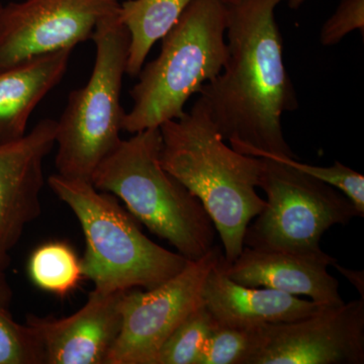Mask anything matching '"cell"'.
Instances as JSON below:
<instances>
[{"label":"cell","instance_id":"6da1fadb","mask_svg":"<svg viewBox=\"0 0 364 364\" xmlns=\"http://www.w3.org/2000/svg\"><path fill=\"white\" fill-rule=\"evenodd\" d=\"M282 0H239L228 4V59L200 97L233 149L254 157L296 158L282 130L284 112L298 109L282 57L275 7Z\"/></svg>","mask_w":364,"mask_h":364},{"label":"cell","instance_id":"7a4b0ae2","mask_svg":"<svg viewBox=\"0 0 364 364\" xmlns=\"http://www.w3.org/2000/svg\"><path fill=\"white\" fill-rule=\"evenodd\" d=\"M159 130L163 168L203 203L221 238L225 263L231 264L244 247L249 224L267 205L256 191L262 158L228 146L200 97Z\"/></svg>","mask_w":364,"mask_h":364},{"label":"cell","instance_id":"3957f363","mask_svg":"<svg viewBox=\"0 0 364 364\" xmlns=\"http://www.w3.org/2000/svg\"><path fill=\"white\" fill-rule=\"evenodd\" d=\"M161 133L148 129L122 140L91 177L95 188L123 200L153 234L188 261L214 247L215 229L203 203L160 162Z\"/></svg>","mask_w":364,"mask_h":364},{"label":"cell","instance_id":"277c9868","mask_svg":"<svg viewBox=\"0 0 364 364\" xmlns=\"http://www.w3.org/2000/svg\"><path fill=\"white\" fill-rule=\"evenodd\" d=\"M48 184L77 218L86 246L81 270L98 293L154 289L188 264L181 254L151 241L116 196L58 173Z\"/></svg>","mask_w":364,"mask_h":364},{"label":"cell","instance_id":"5b68a950","mask_svg":"<svg viewBox=\"0 0 364 364\" xmlns=\"http://www.w3.org/2000/svg\"><path fill=\"white\" fill-rule=\"evenodd\" d=\"M229 7L222 0H193L162 38L159 56L141 69L130 91L133 107L123 131L159 128L179 119L186 102L217 77L226 64Z\"/></svg>","mask_w":364,"mask_h":364},{"label":"cell","instance_id":"8992f818","mask_svg":"<svg viewBox=\"0 0 364 364\" xmlns=\"http://www.w3.org/2000/svg\"><path fill=\"white\" fill-rule=\"evenodd\" d=\"M91 40L97 48L92 73L85 86L71 91L57 121L55 157L60 176L90 182L122 141L126 112L121 91L130 35L116 11L98 23Z\"/></svg>","mask_w":364,"mask_h":364},{"label":"cell","instance_id":"52a82bcc","mask_svg":"<svg viewBox=\"0 0 364 364\" xmlns=\"http://www.w3.org/2000/svg\"><path fill=\"white\" fill-rule=\"evenodd\" d=\"M262 158L259 186L267 205L244 235V246L287 252H322L321 239L335 225L363 217L338 189L272 158Z\"/></svg>","mask_w":364,"mask_h":364},{"label":"cell","instance_id":"ba28073f","mask_svg":"<svg viewBox=\"0 0 364 364\" xmlns=\"http://www.w3.org/2000/svg\"><path fill=\"white\" fill-rule=\"evenodd\" d=\"M223 256L222 249L214 246L160 286L124 291L121 331L107 364H156L162 345L202 305L205 280Z\"/></svg>","mask_w":364,"mask_h":364},{"label":"cell","instance_id":"9c48e42d","mask_svg":"<svg viewBox=\"0 0 364 364\" xmlns=\"http://www.w3.org/2000/svg\"><path fill=\"white\" fill-rule=\"evenodd\" d=\"M117 0H23L4 6L0 18V70L33 57L71 49L91 40Z\"/></svg>","mask_w":364,"mask_h":364},{"label":"cell","instance_id":"30bf717a","mask_svg":"<svg viewBox=\"0 0 364 364\" xmlns=\"http://www.w3.org/2000/svg\"><path fill=\"white\" fill-rule=\"evenodd\" d=\"M364 363V298L322 306L291 322L261 326L249 364Z\"/></svg>","mask_w":364,"mask_h":364},{"label":"cell","instance_id":"8fae6325","mask_svg":"<svg viewBox=\"0 0 364 364\" xmlns=\"http://www.w3.org/2000/svg\"><path fill=\"white\" fill-rule=\"evenodd\" d=\"M57 121L43 119L18 140L0 144V269L42 212L44 161L56 145Z\"/></svg>","mask_w":364,"mask_h":364},{"label":"cell","instance_id":"7c38bea8","mask_svg":"<svg viewBox=\"0 0 364 364\" xmlns=\"http://www.w3.org/2000/svg\"><path fill=\"white\" fill-rule=\"evenodd\" d=\"M124 294L93 289L85 305L65 318L28 315L26 324L42 345L44 364H107L121 331Z\"/></svg>","mask_w":364,"mask_h":364},{"label":"cell","instance_id":"4fadbf2b","mask_svg":"<svg viewBox=\"0 0 364 364\" xmlns=\"http://www.w3.org/2000/svg\"><path fill=\"white\" fill-rule=\"evenodd\" d=\"M336 262L324 251L303 254L244 246L231 264L223 260V268L229 279L241 286L306 296L318 305L335 306L344 303L338 280L328 272V267Z\"/></svg>","mask_w":364,"mask_h":364},{"label":"cell","instance_id":"5bb4252c","mask_svg":"<svg viewBox=\"0 0 364 364\" xmlns=\"http://www.w3.org/2000/svg\"><path fill=\"white\" fill-rule=\"evenodd\" d=\"M223 260L224 256L208 273L202 291L203 305L217 325L257 328L291 322L323 306L274 289L241 286L227 277Z\"/></svg>","mask_w":364,"mask_h":364},{"label":"cell","instance_id":"9a60e30c","mask_svg":"<svg viewBox=\"0 0 364 364\" xmlns=\"http://www.w3.org/2000/svg\"><path fill=\"white\" fill-rule=\"evenodd\" d=\"M71 52L41 55L0 70V144L26 135L33 109L63 78Z\"/></svg>","mask_w":364,"mask_h":364},{"label":"cell","instance_id":"2e32d148","mask_svg":"<svg viewBox=\"0 0 364 364\" xmlns=\"http://www.w3.org/2000/svg\"><path fill=\"white\" fill-rule=\"evenodd\" d=\"M193 0H127L117 16L130 35L126 73L136 77L153 46L176 26Z\"/></svg>","mask_w":364,"mask_h":364},{"label":"cell","instance_id":"e0dca14e","mask_svg":"<svg viewBox=\"0 0 364 364\" xmlns=\"http://www.w3.org/2000/svg\"><path fill=\"white\" fill-rule=\"evenodd\" d=\"M28 269L36 286L60 296L75 289L83 277L80 260L63 242H50L36 249Z\"/></svg>","mask_w":364,"mask_h":364},{"label":"cell","instance_id":"ac0fdd59","mask_svg":"<svg viewBox=\"0 0 364 364\" xmlns=\"http://www.w3.org/2000/svg\"><path fill=\"white\" fill-rule=\"evenodd\" d=\"M215 327L214 318L202 304L162 345L156 364H198Z\"/></svg>","mask_w":364,"mask_h":364},{"label":"cell","instance_id":"d6986e66","mask_svg":"<svg viewBox=\"0 0 364 364\" xmlns=\"http://www.w3.org/2000/svg\"><path fill=\"white\" fill-rule=\"evenodd\" d=\"M257 328L215 324L198 364H249L259 342Z\"/></svg>","mask_w":364,"mask_h":364},{"label":"cell","instance_id":"ffe728a7","mask_svg":"<svg viewBox=\"0 0 364 364\" xmlns=\"http://www.w3.org/2000/svg\"><path fill=\"white\" fill-rule=\"evenodd\" d=\"M0 364H44V352L37 335L28 325L0 308Z\"/></svg>","mask_w":364,"mask_h":364},{"label":"cell","instance_id":"44dd1931","mask_svg":"<svg viewBox=\"0 0 364 364\" xmlns=\"http://www.w3.org/2000/svg\"><path fill=\"white\" fill-rule=\"evenodd\" d=\"M267 158L279 160L289 166L329 184L343 193L353 203L360 215H364V176L355 170L345 166L339 161H335L332 166L322 167L306 164L296 158L267 155Z\"/></svg>","mask_w":364,"mask_h":364},{"label":"cell","instance_id":"7402d4cb","mask_svg":"<svg viewBox=\"0 0 364 364\" xmlns=\"http://www.w3.org/2000/svg\"><path fill=\"white\" fill-rule=\"evenodd\" d=\"M364 33V0H342L331 18L321 31V43L324 46L338 44L352 31Z\"/></svg>","mask_w":364,"mask_h":364},{"label":"cell","instance_id":"603a6c76","mask_svg":"<svg viewBox=\"0 0 364 364\" xmlns=\"http://www.w3.org/2000/svg\"><path fill=\"white\" fill-rule=\"evenodd\" d=\"M333 267H336L339 272L342 273L358 289L359 294H361V298H364V272L347 269V268L340 267L337 262Z\"/></svg>","mask_w":364,"mask_h":364},{"label":"cell","instance_id":"cb8c5ba5","mask_svg":"<svg viewBox=\"0 0 364 364\" xmlns=\"http://www.w3.org/2000/svg\"><path fill=\"white\" fill-rule=\"evenodd\" d=\"M11 299H13V291L11 286L7 282L4 272L0 269V308L9 309Z\"/></svg>","mask_w":364,"mask_h":364},{"label":"cell","instance_id":"d4e9b609","mask_svg":"<svg viewBox=\"0 0 364 364\" xmlns=\"http://www.w3.org/2000/svg\"><path fill=\"white\" fill-rule=\"evenodd\" d=\"M304 1H305V0H289V6H291V9H298Z\"/></svg>","mask_w":364,"mask_h":364},{"label":"cell","instance_id":"484cf974","mask_svg":"<svg viewBox=\"0 0 364 364\" xmlns=\"http://www.w3.org/2000/svg\"><path fill=\"white\" fill-rule=\"evenodd\" d=\"M223 2H225L226 4H235V2H238L239 0H222Z\"/></svg>","mask_w":364,"mask_h":364},{"label":"cell","instance_id":"4316f807","mask_svg":"<svg viewBox=\"0 0 364 364\" xmlns=\"http://www.w3.org/2000/svg\"><path fill=\"white\" fill-rule=\"evenodd\" d=\"M4 6H2L1 2H0V18H1V13H2V9H4Z\"/></svg>","mask_w":364,"mask_h":364}]
</instances>
